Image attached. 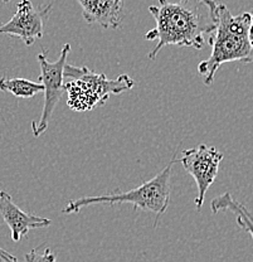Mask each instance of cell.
Returning a JSON list of instances; mask_svg holds the SVG:
<instances>
[{
  "label": "cell",
  "instance_id": "cell-1",
  "mask_svg": "<svg viewBox=\"0 0 253 262\" xmlns=\"http://www.w3.org/2000/svg\"><path fill=\"white\" fill-rule=\"evenodd\" d=\"M156 27L145 34L148 40H157L149 53L154 61L165 46L202 49L218 23V3L216 0H159V5L149 7Z\"/></svg>",
  "mask_w": 253,
  "mask_h": 262
},
{
  "label": "cell",
  "instance_id": "cell-2",
  "mask_svg": "<svg viewBox=\"0 0 253 262\" xmlns=\"http://www.w3.org/2000/svg\"><path fill=\"white\" fill-rule=\"evenodd\" d=\"M251 13L232 15L224 4L218 3V23L216 31L208 38L212 53L208 59L198 64V72L204 77V83L211 86L214 76L222 64L228 62H253V49L248 42Z\"/></svg>",
  "mask_w": 253,
  "mask_h": 262
},
{
  "label": "cell",
  "instance_id": "cell-3",
  "mask_svg": "<svg viewBox=\"0 0 253 262\" xmlns=\"http://www.w3.org/2000/svg\"><path fill=\"white\" fill-rule=\"evenodd\" d=\"M179 162L176 157L170 160V163L160 171L154 178L143 183L135 189L129 192L112 193V194L83 196L80 199H72L68 202L63 213H77L84 207L94 206V204H132L134 211L143 209V211L152 212L159 217L167 212L169 203H170V177L174 164ZM156 217V222H157ZM155 222V225H156Z\"/></svg>",
  "mask_w": 253,
  "mask_h": 262
},
{
  "label": "cell",
  "instance_id": "cell-4",
  "mask_svg": "<svg viewBox=\"0 0 253 262\" xmlns=\"http://www.w3.org/2000/svg\"><path fill=\"white\" fill-rule=\"evenodd\" d=\"M64 92L67 105L77 113H86L101 106L111 95L130 91L135 82L129 75H121L115 80H108L103 73H96L87 67L64 66Z\"/></svg>",
  "mask_w": 253,
  "mask_h": 262
},
{
  "label": "cell",
  "instance_id": "cell-5",
  "mask_svg": "<svg viewBox=\"0 0 253 262\" xmlns=\"http://www.w3.org/2000/svg\"><path fill=\"white\" fill-rule=\"evenodd\" d=\"M71 51V45L66 43L62 48L58 59L54 62L48 61L45 52H42L37 56L38 63L40 66L39 81L44 87V103L40 114L39 121L32 122V131L34 136H40L45 130L53 115L57 103L59 102L64 94V66L67 64V57Z\"/></svg>",
  "mask_w": 253,
  "mask_h": 262
},
{
  "label": "cell",
  "instance_id": "cell-6",
  "mask_svg": "<svg viewBox=\"0 0 253 262\" xmlns=\"http://www.w3.org/2000/svg\"><path fill=\"white\" fill-rule=\"evenodd\" d=\"M224 155L216 147L208 146L205 144L184 150L181 154L179 162L181 163L187 173L190 174L197 183L198 196L195 198V206L198 209L203 207L206 192L218 176L219 165Z\"/></svg>",
  "mask_w": 253,
  "mask_h": 262
},
{
  "label": "cell",
  "instance_id": "cell-7",
  "mask_svg": "<svg viewBox=\"0 0 253 262\" xmlns=\"http://www.w3.org/2000/svg\"><path fill=\"white\" fill-rule=\"evenodd\" d=\"M52 9V4L35 8L31 0H21L17 4V12L9 21L0 26V34H9L18 37L32 46L35 40L43 37L44 19Z\"/></svg>",
  "mask_w": 253,
  "mask_h": 262
},
{
  "label": "cell",
  "instance_id": "cell-8",
  "mask_svg": "<svg viewBox=\"0 0 253 262\" xmlns=\"http://www.w3.org/2000/svg\"><path fill=\"white\" fill-rule=\"evenodd\" d=\"M0 214L9 227L12 239L14 242L20 241L32 229L51 226V220L48 218L21 211L14 203L12 195L8 194L4 190H0Z\"/></svg>",
  "mask_w": 253,
  "mask_h": 262
},
{
  "label": "cell",
  "instance_id": "cell-9",
  "mask_svg": "<svg viewBox=\"0 0 253 262\" xmlns=\"http://www.w3.org/2000/svg\"><path fill=\"white\" fill-rule=\"evenodd\" d=\"M88 24H99L105 29H118L122 20V4L115 0H77Z\"/></svg>",
  "mask_w": 253,
  "mask_h": 262
},
{
  "label": "cell",
  "instance_id": "cell-10",
  "mask_svg": "<svg viewBox=\"0 0 253 262\" xmlns=\"http://www.w3.org/2000/svg\"><path fill=\"white\" fill-rule=\"evenodd\" d=\"M212 212L216 214L220 211H228L236 214L237 225L239 226L243 231L248 232L253 238V215L252 213L247 209L246 206L236 201L231 193H224V194L217 196L212 201L211 203Z\"/></svg>",
  "mask_w": 253,
  "mask_h": 262
},
{
  "label": "cell",
  "instance_id": "cell-11",
  "mask_svg": "<svg viewBox=\"0 0 253 262\" xmlns=\"http://www.w3.org/2000/svg\"><path fill=\"white\" fill-rule=\"evenodd\" d=\"M0 90L14 95L15 97L32 98L44 91L40 82H33L27 78H0Z\"/></svg>",
  "mask_w": 253,
  "mask_h": 262
},
{
  "label": "cell",
  "instance_id": "cell-12",
  "mask_svg": "<svg viewBox=\"0 0 253 262\" xmlns=\"http://www.w3.org/2000/svg\"><path fill=\"white\" fill-rule=\"evenodd\" d=\"M27 262H57L56 253H53L50 248H45L43 252H40L38 248H34L31 252L26 253Z\"/></svg>",
  "mask_w": 253,
  "mask_h": 262
},
{
  "label": "cell",
  "instance_id": "cell-13",
  "mask_svg": "<svg viewBox=\"0 0 253 262\" xmlns=\"http://www.w3.org/2000/svg\"><path fill=\"white\" fill-rule=\"evenodd\" d=\"M0 262H18V260L15 256L10 255L9 252L0 247Z\"/></svg>",
  "mask_w": 253,
  "mask_h": 262
},
{
  "label": "cell",
  "instance_id": "cell-14",
  "mask_svg": "<svg viewBox=\"0 0 253 262\" xmlns=\"http://www.w3.org/2000/svg\"><path fill=\"white\" fill-rule=\"evenodd\" d=\"M251 24H249V29H248V42H249V46H251V48L253 49V9L251 12Z\"/></svg>",
  "mask_w": 253,
  "mask_h": 262
},
{
  "label": "cell",
  "instance_id": "cell-15",
  "mask_svg": "<svg viewBox=\"0 0 253 262\" xmlns=\"http://www.w3.org/2000/svg\"><path fill=\"white\" fill-rule=\"evenodd\" d=\"M116 3H118V4H122V2H124V0H115Z\"/></svg>",
  "mask_w": 253,
  "mask_h": 262
},
{
  "label": "cell",
  "instance_id": "cell-16",
  "mask_svg": "<svg viewBox=\"0 0 253 262\" xmlns=\"http://www.w3.org/2000/svg\"><path fill=\"white\" fill-rule=\"evenodd\" d=\"M3 2H4V3H9L10 0H3Z\"/></svg>",
  "mask_w": 253,
  "mask_h": 262
}]
</instances>
